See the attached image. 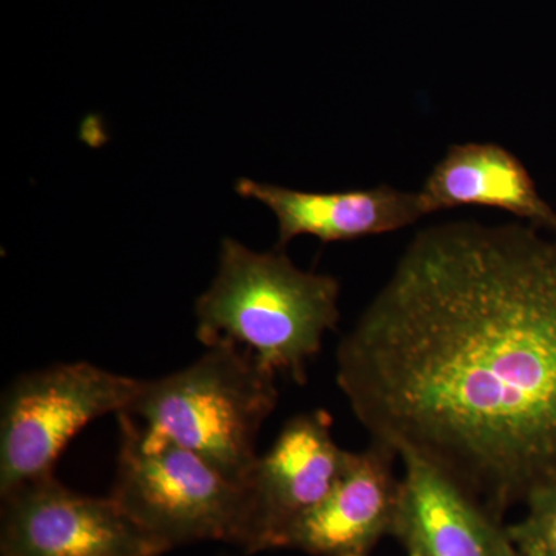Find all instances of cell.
I'll return each mask as SVG.
<instances>
[{
	"instance_id": "1",
	"label": "cell",
	"mask_w": 556,
	"mask_h": 556,
	"mask_svg": "<svg viewBox=\"0 0 556 556\" xmlns=\"http://www.w3.org/2000/svg\"><path fill=\"white\" fill-rule=\"evenodd\" d=\"M371 437L503 521L556 485V236L525 222L420 230L338 350Z\"/></svg>"
},
{
	"instance_id": "2",
	"label": "cell",
	"mask_w": 556,
	"mask_h": 556,
	"mask_svg": "<svg viewBox=\"0 0 556 556\" xmlns=\"http://www.w3.org/2000/svg\"><path fill=\"white\" fill-rule=\"evenodd\" d=\"M339 294L338 278L298 268L281 249L255 252L225 239L217 276L195 303V336L206 348L232 343L305 386L325 332L338 327Z\"/></svg>"
},
{
	"instance_id": "3",
	"label": "cell",
	"mask_w": 556,
	"mask_h": 556,
	"mask_svg": "<svg viewBox=\"0 0 556 556\" xmlns=\"http://www.w3.org/2000/svg\"><path fill=\"white\" fill-rule=\"evenodd\" d=\"M278 396L277 375L248 351L219 342L189 367L142 380L124 413L244 485L260 456V430Z\"/></svg>"
},
{
	"instance_id": "4",
	"label": "cell",
	"mask_w": 556,
	"mask_h": 556,
	"mask_svg": "<svg viewBox=\"0 0 556 556\" xmlns=\"http://www.w3.org/2000/svg\"><path fill=\"white\" fill-rule=\"evenodd\" d=\"M112 495L149 533L174 548L199 541L247 547V486L177 442L155 437L119 413Z\"/></svg>"
},
{
	"instance_id": "5",
	"label": "cell",
	"mask_w": 556,
	"mask_h": 556,
	"mask_svg": "<svg viewBox=\"0 0 556 556\" xmlns=\"http://www.w3.org/2000/svg\"><path fill=\"white\" fill-rule=\"evenodd\" d=\"M142 380L89 362L25 372L2 397L0 495L54 475V466L83 428L127 412Z\"/></svg>"
},
{
	"instance_id": "6",
	"label": "cell",
	"mask_w": 556,
	"mask_h": 556,
	"mask_svg": "<svg viewBox=\"0 0 556 556\" xmlns=\"http://www.w3.org/2000/svg\"><path fill=\"white\" fill-rule=\"evenodd\" d=\"M0 556H161L170 548L112 495L73 492L54 475L2 496Z\"/></svg>"
},
{
	"instance_id": "7",
	"label": "cell",
	"mask_w": 556,
	"mask_h": 556,
	"mask_svg": "<svg viewBox=\"0 0 556 556\" xmlns=\"http://www.w3.org/2000/svg\"><path fill=\"white\" fill-rule=\"evenodd\" d=\"M348 453L334 441L332 417L325 409L289 419L244 482L249 503L244 551L280 548L289 527L328 495Z\"/></svg>"
},
{
	"instance_id": "8",
	"label": "cell",
	"mask_w": 556,
	"mask_h": 556,
	"mask_svg": "<svg viewBox=\"0 0 556 556\" xmlns=\"http://www.w3.org/2000/svg\"><path fill=\"white\" fill-rule=\"evenodd\" d=\"M397 457L378 442L348 453L328 495L289 527L280 548L314 556H367L383 536L393 535L401 496Z\"/></svg>"
},
{
	"instance_id": "9",
	"label": "cell",
	"mask_w": 556,
	"mask_h": 556,
	"mask_svg": "<svg viewBox=\"0 0 556 556\" xmlns=\"http://www.w3.org/2000/svg\"><path fill=\"white\" fill-rule=\"evenodd\" d=\"M393 535L408 556H515L506 527L447 475L402 456Z\"/></svg>"
},
{
	"instance_id": "10",
	"label": "cell",
	"mask_w": 556,
	"mask_h": 556,
	"mask_svg": "<svg viewBox=\"0 0 556 556\" xmlns=\"http://www.w3.org/2000/svg\"><path fill=\"white\" fill-rule=\"evenodd\" d=\"M237 193L257 200L276 215L277 248L302 236L324 243L382 236L415 225L426 217L419 193L404 192L388 185L342 192H305L240 178Z\"/></svg>"
},
{
	"instance_id": "11",
	"label": "cell",
	"mask_w": 556,
	"mask_h": 556,
	"mask_svg": "<svg viewBox=\"0 0 556 556\" xmlns=\"http://www.w3.org/2000/svg\"><path fill=\"white\" fill-rule=\"evenodd\" d=\"M417 193L426 215L463 206L493 207L556 236L555 208L521 160L495 142L452 146Z\"/></svg>"
},
{
	"instance_id": "12",
	"label": "cell",
	"mask_w": 556,
	"mask_h": 556,
	"mask_svg": "<svg viewBox=\"0 0 556 556\" xmlns=\"http://www.w3.org/2000/svg\"><path fill=\"white\" fill-rule=\"evenodd\" d=\"M527 511L506 527L519 556H556V485L536 490L525 501Z\"/></svg>"
},
{
	"instance_id": "13",
	"label": "cell",
	"mask_w": 556,
	"mask_h": 556,
	"mask_svg": "<svg viewBox=\"0 0 556 556\" xmlns=\"http://www.w3.org/2000/svg\"><path fill=\"white\" fill-rule=\"evenodd\" d=\"M515 556H519V555L517 554V555H515Z\"/></svg>"
}]
</instances>
